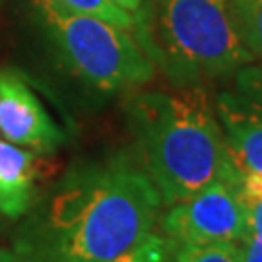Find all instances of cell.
Masks as SVG:
<instances>
[{"label":"cell","mask_w":262,"mask_h":262,"mask_svg":"<svg viewBox=\"0 0 262 262\" xmlns=\"http://www.w3.org/2000/svg\"><path fill=\"white\" fill-rule=\"evenodd\" d=\"M217 117L231 161L241 175H262V107L245 97L224 94Z\"/></svg>","instance_id":"7"},{"label":"cell","mask_w":262,"mask_h":262,"mask_svg":"<svg viewBox=\"0 0 262 262\" xmlns=\"http://www.w3.org/2000/svg\"><path fill=\"white\" fill-rule=\"evenodd\" d=\"M113 2H115L117 6H121L122 10H126L128 14H132V16H134V14H136V10L140 8L142 0H113Z\"/></svg>","instance_id":"16"},{"label":"cell","mask_w":262,"mask_h":262,"mask_svg":"<svg viewBox=\"0 0 262 262\" xmlns=\"http://www.w3.org/2000/svg\"><path fill=\"white\" fill-rule=\"evenodd\" d=\"M138 161L163 206H173L215 181H239L220 119L200 85L146 92L126 105Z\"/></svg>","instance_id":"2"},{"label":"cell","mask_w":262,"mask_h":262,"mask_svg":"<svg viewBox=\"0 0 262 262\" xmlns=\"http://www.w3.org/2000/svg\"><path fill=\"white\" fill-rule=\"evenodd\" d=\"M159 225L161 235L175 245L239 241L249 233V206L239 194L237 181H215L169 206Z\"/></svg>","instance_id":"5"},{"label":"cell","mask_w":262,"mask_h":262,"mask_svg":"<svg viewBox=\"0 0 262 262\" xmlns=\"http://www.w3.org/2000/svg\"><path fill=\"white\" fill-rule=\"evenodd\" d=\"M249 43L254 56L262 58V0H241Z\"/></svg>","instance_id":"12"},{"label":"cell","mask_w":262,"mask_h":262,"mask_svg":"<svg viewBox=\"0 0 262 262\" xmlns=\"http://www.w3.org/2000/svg\"><path fill=\"white\" fill-rule=\"evenodd\" d=\"M161 196L138 159L126 154L70 171L35 202L14 235L21 262H105L148 239Z\"/></svg>","instance_id":"1"},{"label":"cell","mask_w":262,"mask_h":262,"mask_svg":"<svg viewBox=\"0 0 262 262\" xmlns=\"http://www.w3.org/2000/svg\"><path fill=\"white\" fill-rule=\"evenodd\" d=\"M49 37L64 66L97 92H128L148 84L156 66L128 29L68 10L56 0H35Z\"/></svg>","instance_id":"4"},{"label":"cell","mask_w":262,"mask_h":262,"mask_svg":"<svg viewBox=\"0 0 262 262\" xmlns=\"http://www.w3.org/2000/svg\"><path fill=\"white\" fill-rule=\"evenodd\" d=\"M237 188L247 206H262V175H241Z\"/></svg>","instance_id":"13"},{"label":"cell","mask_w":262,"mask_h":262,"mask_svg":"<svg viewBox=\"0 0 262 262\" xmlns=\"http://www.w3.org/2000/svg\"><path fill=\"white\" fill-rule=\"evenodd\" d=\"M0 262H21V260L18 258V254L14 253L12 247H10V249L0 247Z\"/></svg>","instance_id":"17"},{"label":"cell","mask_w":262,"mask_h":262,"mask_svg":"<svg viewBox=\"0 0 262 262\" xmlns=\"http://www.w3.org/2000/svg\"><path fill=\"white\" fill-rule=\"evenodd\" d=\"M249 235L262 245V206H249Z\"/></svg>","instance_id":"15"},{"label":"cell","mask_w":262,"mask_h":262,"mask_svg":"<svg viewBox=\"0 0 262 262\" xmlns=\"http://www.w3.org/2000/svg\"><path fill=\"white\" fill-rule=\"evenodd\" d=\"M175 262H239V243L175 245Z\"/></svg>","instance_id":"9"},{"label":"cell","mask_w":262,"mask_h":262,"mask_svg":"<svg viewBox=\"0 0 262 262\" xmlns=\"http://www.w3.org/2000/svg\"><path fill=\"white\" fill-rule=\"evenodd\" d=\"M37 159L0 136V215L19 220L37 202Z\"/></svg>","instance_id":"8"},{"label":"cell","mask_w":262,"mask_h":262,"mask_svg":"<svg viewBox=\"0 0 262 262\" xmlns=\"http://www.w3.org/2000/svg\"><path fill=\"white\" fill-rule=\"evenodd\" d=\"M105 262H175V243L165 235L151 233L132 251Z\"/></svg>","instance_id":"11"},{"label":"cell","mask_w":262,"mask_h":262,"mask_svg":"<svg viewBox=\"0 0 262 262\" xmlns=\"http://www.w3.org/2000/svg\"><path fill=\"white\" fill-rule=\"evenodd\" d=\"M68 10H74L80 14H88V16H97L101 19H107L115 26L122 29L132 31L134 28V16L128 14L126 10L117 6L113 0H56Z\"/></svg>","instance_id":"10"},{"label":"cell","mask_w":262,"mask_h":262,"mask_svg":"<svg viewBox=\"0 0 262 262\" xmlns=\"http://www.w3.org/2000/svg\"><path fill=\"white\" fill-rule=\"evenodd\" d=\"M239 262H262V245L247 233L239 241Z\"/></svg>","instance_id":"14"},{"label":"cell","mask_w":262,"mask_h":262,"mask_svg":"<svg viewBox=\"0 0 262 262\" xmlns=\"http://www.w3.org/2000/svg\"><path fill=\"white\" fill-rule=\"evenodd\" d=\"M132 31L177 88L231 76L256 58L241 0H142Z\"/></svg>","instance_id":"3"},{"label":"cell","mask_w":262,"mask_h":262,"mask_svg":"<svg viewBox=\"0 0 262 262\" xmlns=\"http://www.w3.org/2000/svg\"><path fill=\"white\" fill-rule=\"evenodd\" d=\"M0 136L35 154H53L64 142L35 92L14 70H0Z\"/></svg>","instance_id":"6"}]
</instances>
